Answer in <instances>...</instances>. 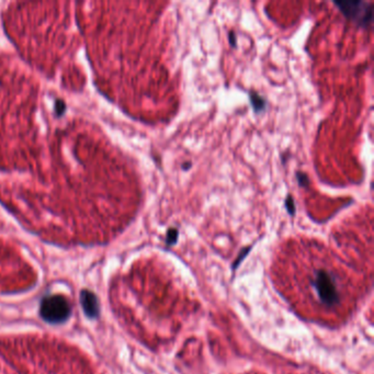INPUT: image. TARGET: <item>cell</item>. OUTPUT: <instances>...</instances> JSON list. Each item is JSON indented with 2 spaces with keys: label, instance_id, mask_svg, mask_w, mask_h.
<instances>
[{
  "label": "cell",
  "instance_id": "6da1fadb",
  "mask_svg": "<svg viewBox=\"0 0 374 374\" xmlns=\"http://www.w3.org/2000/svg\"><path fill=\"white\" fill-rule=\"evenodd\" d=\"M299 275L302 277H299L297 282L301 284V291L306 294V299L312 302L315 308L330 314L345 306L348 287L338 271L322 265Z\"/></svg>",
  "mask_w": 374,
  "mask_h": 374
},
{
  "label": "cell",
  "instance_id": "7a4b0ae2",
  "mask_svg": "<svg viewBox=\"0 0 374 374\" xmlns=\"http://www.w3.org/2000/svg\"><path fill=\"white\" fill-rule=\"evenodd\" d=\"M39 314L45 323L60 325L70 319L72 305L63 294H49L41 299Z\"/></svg>",
  "mask_w": 374,
  "mask_h": 374
},
{
  "label": "cell",
  "instance_id": "3957f363",
  "mask_svg": "<svg viewBox=\"0 0 374 374\" xmlns=\"http://www.w3.org/2000/svg\"><path fill=\"white\" fill-rule=\"evenodd\" d=\"M335 6L340 10L346 19L352 21L355 24L363 29L370 28L373 22V9L372 3L361 0H352V1H334Z\"/></svg>",
  "mask_w": 374,
  "mask_h": 374
},
{
  "label": "cell",
  "instance_id": "277c9868",
  "mask_svg": "<svg viewBox=\"0 0 374 374\" xmlns=\"http://www.w3.org/2000/svg\"><path fill=\"white\" fill-rule=\"evenodd\" d=\"M80 304L83 313L90 319H97L100 315V304L96 294L90 290H81Z\"/></svg>",
  "mask_w": 374,
  "mask_h": 374
},
{
  "label": "cell",
  "instance_id": "5b68a950",
  "mask_svg": "<svg viewBox=\"0 0 374 374\" xmlns=\"http://www.w3.org/2000/svg\"><path fill=\"white\" fill-rule=\"evenodd\" d=\"M249 102H250L252 111H254L255 113H261L267 110V105H268L267 99L260 96V94L255 90H251L249 92Z\"/></svg>",
  "mask_w": 374,
  "mask_h": 374
},
{
  "label": "cell",
  "instance_id": "8992f818",
  "mask_svg": "<svg viewBox=\"0 0 374 374\" xmlns=\"http://www.w3.org/2000/svg\"><path fill=\"white\" fill-rule=\"evenodd\" d=\"M284 207H286L287 212L290 215H291V217H294V215H296L297 205H296V201H294V199H293L291 194H288L286 200H284Z\"/></svg>",
  "mask_w": 374,
  "mask_h": 374
},
{
  "label": "cell",
  "instance_id": "52a82bcc",
  "mask_svg": "<svg viewBox=\"0 0 374 374\" xmlns=\"http://www.w3.org/2000/svg\"><path fill=\"white\" fill-rule=\"evenodd\" d=\"M67 110V105L65 103L64 100L61 99H56L55 100V104H54V114L56 118H61L63 115L65 114Z\"/></svg>",
  "mask_w": 374,
  "mask_h": 374
},
{
  "label": "cell",
  "instance_id": "ba28073f",
  "mask_svg": "<svg viewBox=\"0 0 374 374\" xmlns=\"http://www.w3.org/2000/svg\"><path fill=\"white\" fill-rule=\"evenodd\" d=\"M296 176H297V180H298V183H299V187H301V188H308L309 187L310 180H309V177L306 175V173L303 172V171H297Z\"/></svg>",
  "mask_w": 374,
  "mask_h": 374
},
{
  "label": "cell",
  "instance_id": "9c48e42d",
  "mask_svg": "<svg viewBox=\"0 0 374 374\" xmlns=\"http://www.w3.org/2000/svg\"><path fill=\"white\" fill-rule=\"evenodd\" d=\"M178 229L176 228H169V230L167 231V237H166V243L168 245H173L176 244V241L178 240Z\"/></svg>",
  "mask_w": 374,
  "mask_h": 374
},
{
  "label": "cell",
  "instance_id": "30bf717a",
  "mask_svg": "<svg viewBox=\"0 0 374 374\" xmlns=\"http://www.w3.org/2000/svg\"><path fill=\"white\" fill-rule=\"evenodd\" d=\"M228 41H229V44L231 46H233V47L237 46V35H236V33L234 32V31H229V33H228Z\"/></svg>",
  "mask_w": 374,
  "mask_h": 374
},
{
  "label": "cell",
  "instance_id": "8fae6325",
  "mask_svg": "<svg viewBox=\"0 0 374 374\" xmlns=\"http://www.w3.org/2000/svg\"><path fill=\"white\" fill-rule=\"evenodd\" d=\"M191 167H192V162L191 161H184L183 164H181V169L184 170V171L190 170Z\"/></svg>",
  "mask_w": 374,
  "mask_h": 374
}]
</instances>
